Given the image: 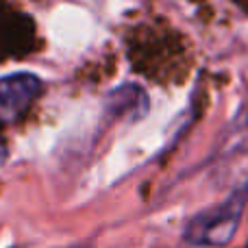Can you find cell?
<instances>
[{"instance_id":"6da1fadb","label":"cell","mask_w":248,"mask_h":248,"mask_svg":"<svg viewBox=\"0 0 248 248\" xmlns=\"http://www.w3.org/2000/svg\"><path fill=\"white\" fill-rule=\"evenodd\" d=\"M246 196H248L246 187H240L220 205L194 216L183 231V240L189 246H201V248L227 246L235 235L237 227H240Z\"/></svg>"},{"instance_id":"7a4b0ae2","label":"cell","mask_w":248,"mask_h":248,"mask_svg":"<svg viewBox=\"0 0 248 248\" xmlns=\"http://www.w3.org/2000/svg\"><path fill=\"white\" fill-rule=\"evenodd\" d=\"M42 92V78L31 72L0 77V118L16 120Z\"/></svg>"},{"instance_id":"3957f363","label":"cell","mask_w":248,"mask_h":248,"mask_svg":"<svg viewBox=\"0 0 248 248\" xmlns=\"http://www.w3.org/2000/svg\"><path fill=\"white\" fill-rule=\"evenodd\" d=\"M150 109V98L146 90H141L135 83H124L107 94L105 98V111L113 120L124 122H137L146 118Z\"/></svg>"},{"instance_id":"277c9868","label":"cell","mask_w":248,"mask_h":248,"mask_svg":"<svg viewBox=\"0 0 248 248\" xmlns=\"http://www.w3.org/2000/svg\"><path fill=\"white\" fill-rule=\"evenodd\" d=\"M7 157H9V153H7V146H4V141L0 140V166H2V163L7 161Z\"/></svg>"}]
</instances>
